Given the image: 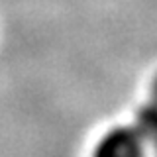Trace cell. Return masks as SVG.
Listing matches in <instances>:
<instances>
[{"label": "cell", "mask_w": 157, "mask_h": 157, "mask_svg": "<svg viewBox=\"0 0 157 157\" xmlns=\"http://www.w3.org/2000/svg\"><path fill=\"white\" fill-rule=\"evenodd\" d=\"M145 145L136 126H116L98 140L92 157H144Z\"/></svg>", "instance_id": "cell-1"}, {"label": "cell", "mask_w": 157, "mask_h": 157, "mask_svg": "<svg viewBox=\"0 0 157 157\" xmlns=\"http://www.w3.org/2000/svg\"><path fill=\"white\" fill-rule=\"evenodd\" d=\"M134 126L145 140V144H149L157 153V100L151 98L147 104L137 110Z\"/></svg>", "instance_id": "cell-2"}, {"label": "cell", "mask_w": 157, "mask_h": 157, "mask_svg": "<svg viewBox=\"0 0 157 157\" xmlns=\"http://www.w3.org/2000/svg\"><path fill=\"white\" fill-rule=\"evenodd\" d=\"M151 98L153 100H157V75L153 78V85H151Z\"/></svg>", "instance_id": "cell-3"}]
</instances>
